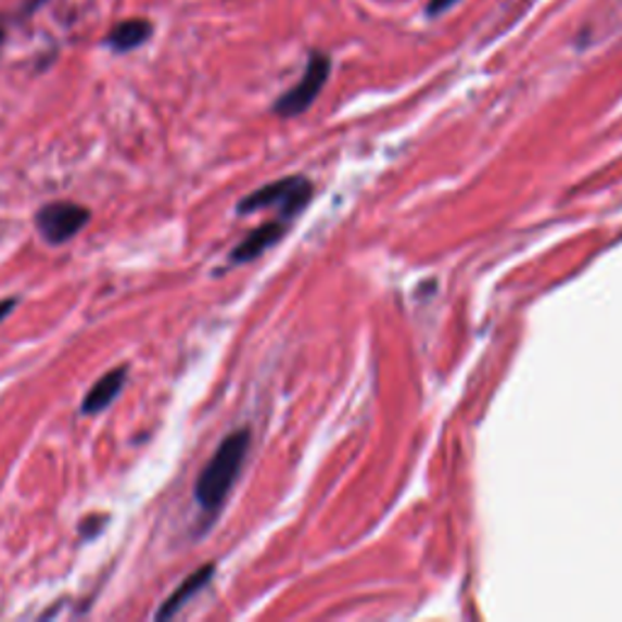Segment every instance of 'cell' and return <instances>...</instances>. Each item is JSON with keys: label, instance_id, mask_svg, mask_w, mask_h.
<instances>
[{"label": "cell", "instance_id": "7a4b0ae2", "mask_svg": "<svg viewBox=\"0 0 622 622\" xmlns=\"http://www.w3.org/2000/svg\"><path fill=\"white\" fill-rule=\"evenodd\" d=\"M312 192V182L304 176L272 180L268 186L253 190L251 195L243 198L237 205V214H253L268 207H278L280 219L288 221L297 217V214L309 205Z\"/></svg>", "mask_w": 622, "mask_h": 622}, {"label": "cell", "instance_id": "5b68a950", "mask_svg": "<svg viewBox=\"0 0 622 622\" xmlns=\"http://www.w3.org/2000/svg\"><path fill=\"white\" fill-rule=\"evenodd\" d=\"M214 574H217V564H214V562H207V564H202L200 569L192 571V574H188L186 579H182L180 584H178V588L173 591V594L166 600H163L154 618L158 622H166L170 618H176L180 610L190 604L192 598L200 596L202 591H205L212 584Z\"/></svg>", "mask_w": 622, "mask_h": 622}, {"label": "cell", "instance_id": "ba28073f", "mask_svg": "<svg viewBox=\"0 0 622 622\" xmlns=\"http://www.w3.org/2000/svg\"><path fill=\"white\" fill-rule=\"evenodd\" d=\"M151 35H154V25L149 23V20H125V23H119L110 29V35L105 39V45L112 49V52L117 54H127V52H135L141 45H147Z\"/></svg>", "mask_w": 622, "mask_h": 622}, {"label": "cell", "instance_id": "8992f818", "mask_svg": "<svg viewBox=\"0 0 622 622\" xmlns=\"http://www.w3.org/2000/svg\"><path fill=\"white\" fill-rule=\"evenodd\" d=\"M129 380V365H117L107 370L93 386L86 392L84 402H80V416H98L107 411L112 402L117 399L125 390V384Z\"/></svg>", "mask_w": 622, "mask_h": 622}, {"label": "cell", "instance_id": "6da1fadb", "mask_svg": "<svg viewBox=\"0 0 622 622\" xmlns=\"http://www.w3.org/2000/svg\"><path fill=\"white\" fill-rule=\"evenodd\" d=\"M251 431L239 428L219 443L210 462L195 479V502L205 513H217L227 502L233 484L241 477L243 462L249 457Z\"/></svg>", "mask_w": 622, "mask_h": 622}, {"label": "cell", "instance_id": "3957f363", "mask_svg": "<svg viewBox=\"0 0 622 622\" xmlns=\"http://www.w3.org/2000/svg\"><path fill=\"white\" fill-rule=\"evenodd\" d=\"M90 219H93V212L86 205L59 200L47 202L35 212V229L49 246H64L88 227Z\"/></svg>", "mask_w": 622, "mask_h": 622}, {"label": "cell", "instance_id": "277c9868", "mask_svg": "<svg viewBox=\"0 0 622 622\" xmlns=\"http://www.w3.org/2000/svg\"><path fill=\"white\" fill-rule=\"evenodd\" d=\"M331 76V59L323 52H312L307 68H304V76L300 78V84H294L288 93L275 100L272 112L282 119H292L307 112L314 100L319 98V93L326 86V80Z\"/></svg>", "mask_w": 622, "mask_h": 622}, {"label": "cell", "instance_id": "52a82bcc", "mask_svg": "<svg viewBox=\"0 0 622 622\" xmlns=\"http://www.w3.org/2000/svg\"><path fill=\"white\" fill-rule=\"evenodd\" d=\"M284 237V221L282 219H272L261 224L258 229H253L246 239H243L239 246H233L229 253V263L231 265H243L261 258L265 251L272 249L275 243Z\"/></svg>", "mask_w": 622, "mask_h": 622}, {"label": "cell", "instance_id": "7c38bea8", "mask_svg": "<svg viewBox=\"0 0 622 622\" xmlns=\"http://www.w3.org/2000/svg\"><path fill=\"white\" fill-rule=\"evenodd\" d=\"M3 37H5V33H3V27H0V42H3Z\"/></svg>", "mask_w": 622, "mask_h": 622}, {"label": "cell", "instance_id": "9c48e42d", "mask_svg": "<svg viewBox=\"0 0 622 622\" xmlns=\"http://www.w3.org/2000/svg\"><path fill=\"white\" fill-rule=\"evenodd\" d=\"M107 516H103V513H93V516H88V518H84L78 523V530H80V535H84V540H93V537H98L100 533H103L105 530V523H107Z\"/></svg>", "mask_w": 622, "mask_h": 622}, {"label": "cell", "instance_id": "30bf717a", "mask_svg": "<svg viewBox=\"0 0 622 622\" xmlns=\"http://www.w3.org/2000/svg\"><path fill=\"white\" fill-rule=\"evenodd\" d=\"M455 3H460V0H428L426 5V13L435 17V15H443L445 10H450Z\"/></svg>", "mask_w": 622, "mask_h": 622}, {"label": "cell", "instance_id": "8fae6325", "mask_svg": "<svg viewBox=\"0 0 622 622\" xmlns=\"http://www.w3.org/2000/svg\"><path fill=\"white\" fill-rule=\"evenodd\" d=\"M17 307V297H5V300H0V323H3L10 314H13V309Z\"/></svg>", "mask_w": 622, "mask_h": 622}]
</instances>
